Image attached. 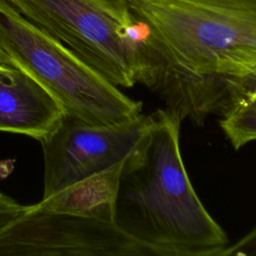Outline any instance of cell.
<instances>
[{
	"instance_id": "cell-1",
	"label": "cell",
	"mask_w": 256,
	"mask_h": 256,
	"mask_svg": "<svg viewBox=\"0 0 256 256\" xmlns=\"http://www.w3.org/2000/svg\"><path fill=\"white\" fill-rule=\"evenodd\" d=\"M147 24L137 83L182 122L219 115L223 84L256 70V0H127Z\"/></svg>"
},
{
	"instance_id": "cell-2",
	"label": "cell",
	"mask_w": 256,
	"mask_h": 256,
	"mask_svg": "<svg viewBox=\"0 0 256 256\" xmlns=\"http://www.w3.org/2000/svg\"><path fill=\"white\" fill-rule=\"evenodd\" d=\"M148 133L125 159L114 221L147 256H221L229 238L207 211L188 176L181 121L159 108Z\"/></svg>"
},
{
	"instance_id": "cell-3",
	"label": "cell",
	"mask_w": 256,
	"mask_h": 256,
	"mask_svg": "<svg viewBox=\"0 0 256 256\" xmlns=\"http://www.w3.org/2000/svg\"><path fill=\"white\" fill-rule=\"evenodd\" d=\"M0 60L37 81L64 114L91 126L129 121L142 103L125 95L7 0H0Z\"/></svg>"
},
{
	"instance_id": "cell-4",
	"label": "cell",
	"mask_w": 256,
	"mask_h": 256,
	"mask_svg": "<svg viewBox=\"0 0 256 256\" xmlns=\"http://www.w3.org/2000/svg\"><path fill=\"white\" fill-rule=\"evenodd\" d=\"M118 87L137 84L141 46L130 36L135 18L127 0H7Z\"/></svg>"
},
{
	"instance_id": "cell-5",
	"label": "cell",
	"mask_w": 256,
	"mask_h": 256,
	"mask_svg": "<svg viewBox=\"0 0 256 256\" xmlns=\"http://www.w3.org/2000/svg\"><path fill=\"white\" fill-rule=\"evenodd\" d=\"M0 256H147L111 218L24 207L0 231Z\"/></svg>"
},
{
	"instance_id": "cell-6",
	"label": "cell",
	"mask_w": 256,
	"mask_h": 256,
	"mask_svg": "<svg viewBox=\"0 0 256 256\" xmlns=\"http://www.w3.org/2000/svg\"><path fill=\"white\" fill-rule=\"evenodd\" d=\"M151 114L109 126H91L63 114L39 142L44 160L46 199L125 160L149 131Z\"/></svg>"
},
{
	"instance_id": "cell-7",
	"label": "cell",
	"mask_w": 256,
	"mask_h": 256,
	"mask_svg": "<svg viewBox=\"0 0 256 256\" xmlns=\"http://www.w3.org/2000/svg\"><path fill=\"white\" fill-rule=\"evenodd\" d=\"M63 114L60 105L37 81L0 60V131L40 141Z\"/></svg>"
},
{
	"instance_id": "cell-8",
	"label": "cell",
	"mask_w": 256,
	"mask_h": 256,
	"mask_svg": "<svg viewBox=\"0 0 256 256\" xmlns=\"http://www.w3.org/2000/svg\"><path fill=\"white\" fill-rule=\"evenodd\" d=\"M124 161L42 199L37 204L48 210L100 216L114 220V203Z\"/></svg>"
},
{
	"instance_id": "cell-9",
	"label": "cell",
	"mask_w": 256,
	"mask_h": 256,
	"mask_svg": "<svg viewBox=\"0 0 256 256\" xmlns=\"http://www.w3.org/2000/svg\"><path fill=\"white\" fill-rule=\"evenodd\" d=\"M219 125L232 147L238 150L256 141V108L233 107L221 116Z\"/></svg>"
},
{
	"instance_id": "cell-10",
	"label": "cell",
	"mask_w": 256,
	"mask_h": 256,
	"mask_svg": "<svg viewBox=\"0 0 256 256\" xmlns=\"http://www.w3.org/2000/svg\"><path fill=\"white\" fill-rule=\"evenodd\" d=\"M221 256H256V226L236 242L228 244Z\"/></svg>"
},
{
	"instance_id": "cell-11",
	"label": "cell",
	"mask_w": 256,
	"mask_h": 256,
	"mask_svg": "<svg viewBox=\"0 0 256 256\" xmlns=\"http://www.w3.org/2000/svg\"><path fill=\"white\" fill-rule=\"evenodd\" d=\"M24 207L25 205L20 204L15 199L0 192V231L19 215Z\"/></svg>"
}]
</instances>
